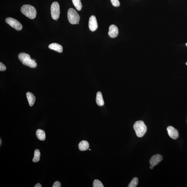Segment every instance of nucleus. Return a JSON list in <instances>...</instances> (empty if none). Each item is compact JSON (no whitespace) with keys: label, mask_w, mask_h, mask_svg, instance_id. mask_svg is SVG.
<instances>
[{"label":"nucleus","mask_w":187,"mask_h":187,"mask_svg":"<svg viewBox=\"0 0 187 187\" xmlns=\"http://www.w3.org/2000/svg\"><path fill=\"white\" fill-rule=\"evenodd\" d=\"M118 34V30L117 27L114 25H112L109 27L108 35L111 38L117 37Z\"/></svg>","instance_id":"9d476101"},{"label":"nucleus","mask_w":187,"mask_h":187,"mask_svg":"<svg viewBox=\"0 0 187 187\" xmlns=\"http://www.w3.org/2000/svg\"><path fill=\"white\" fill-rule=\"evenodd\" d=\"M111 1L113 6L118 7L120 6V3L118 0H111Z\"/></svg>","instance_id":"aec40b11"},{"label":"nucleus","mask_w":187,"mask_h":187,"mask_svg":"<svg viewBox=\"0 0 187 187\" xmlns=\"http://www.w3.org/2000/svg\"><path fill=\"white\" fill-rule=\"evenodd\" d=\"M27 98L30 107H32L35 104V97L33 94L28 92L26 94Z\"/></svg>","instance_id":"f8f14e48"},{"label":"nucleus","mask_w":187,"mask_h":187,"mask_svg":"<svg viewBox=\"0 0 187 187\" xmlns=\"http://www.w3.org/2000/svg\"><path fill=\"white\" fill-rule=\"evenodd\" d=\"M134 129L136 136L139 138L143 137L146 133L147 127L142 121H136L134 125Z\"/></svg>","instance_id":"7ed1b4c3"},{"label":"nucleus","mask_w":187,"mask_h":187,"mask_svg":"<svg viewBox=\"0 0 187 187\" xmlns=\"http://www.w3.org/2000/svg\"><path fill=\"white\" fill-rule=\"evenodd\" d=\"M61 186V183L59 181H56L53 185V187H60Z\"/></svg>","instance_id":"4be33fe9"},{"label":"nucleus","mask_w":187,"mask_h":187,"mask_svg":"<svg viewBox=\"0 0 187 187\" xmlns=\"http://www.w3.org/2000/svg\"><path fill=\"white\" fill-rule=\"evenodd\" d=\"M186 122H187V121H186Z\"/></svg>","instance_id":"cd10ccee"},{"label":"nucleus","mask_w":187,"mask_h":187,"mask_svg":"<svg viewBox=\"0 0 187 187\" xmlns=\"http://www.w3.org/2000/svg\"><path fill=\"white\" fill-rule=\"evenodd\" d=\"M186 65H187V62H186Z\"/></svg>","instance_id":"bb28decb"},{"label":"nucleus","mask_w":187,"mask_h":187,"mask_svg":"<svg viewBox=\"0 0 187 187\" xmlns=\"http://www.w3.org/2000/svg\"><path fill=\"white\" fill-rule=\"evenodd\" d=\"M154 167V166H152V165H151L150 167V169H151V170H152V169Z\"/></svg>","instance_id":"b1692460"},{"label":"nucleus","mask_w":187,"mask_h":187,"mask_svg":"<svg viewBox=\"0 0 187 187\" xmlns=\"http://www.w3.org/2000/svg\"><path fill=\"white\" fill-rule=\"evenodd\" d=\"M18 58L24 65L29 66L32 68L36 67L37 64L36 60L35 59H32L30 55L25 53H20L18 55Z\"/></svg>","instance_id":"f257e3e1"},{"label":"nucleus","mask_w":187,"mask_h":187,"mask_svg":"<svg viewBox=\"0 0 187 187\" xmlns=\"http://www.w3.org/2000/svg\"><path fill=\"white\" fill-rule=\"evenodd\" d=\"M42 187V186H41V185L40 184H39V183H37L35 185V187Z\"/></svg>","instance_id":"5701e85b"},{"label":"nucleus","mask_w":187,"mask_h":187,"mask_svg":"<svg viewBox=\"0 0 187 187\" xmlns=\"http://www.w3.org/2000/svg\"><path fill=\"white\" fill-rule=\"evenodd\" d=\"M93 187H104L102 183L98 179H95L93 182Z\"/></svg>","instance_id":"6ab92c4d"},{"label":"nucleus","mask_w":187,"mask_h":187,"mask_svg":"<svg viewBox=\"0 0 187 187\" xmlns=\"http://www.w3.org/2000/svg\"><path fill=\"white\" fill-rule=\"evenodd\" d=\"M73 5L78 10H80L82 8V5L80 0H72Z\"/></svg>","instance_id":"f3484780"},{"label":"nucleus","mask_w":187,"mask_h":187,"mask_svg":"<svg viewBox=\"0 0 187 187\" xmlns=\"http://www.w3.org/2000/svg\"><path fill=\"white\" fill-rule=\"evenodd\" d=\"M163 160V156L161 154H157L152 156L150 160V165L155 166L159 164Z\"/></svg>","instance_id":"6e6552de"},{"label":"nucleus","mask_w":187,"mask_h":187,"mask_svg":"<svg viewBox=\"0 0 187 187\" xmlns=\"http://www.w3.org/2000/svg\"><path fill=\"white\" fill-rule=\"evenodd\" d=\"M41 153L39 150H36L34 152V156L32 161L33 162L36 163L40 160Z\"/></svg>","instance_id":"dca6fc26"},{"label":"nucleus","mask_w":187,"mask_h":187,"mask_svg":"<svg viewBox=\"0 0 187 187\" xmlns=\"http://www.w3.org/2000/svg\"><path fill=\"white\" fill-rule=\"evenodd\" d=\"M48 47L50 49L55 50L58 53H62L63 52L62 46L57 43H53L50 44Z\"/></svg>","instance_id":"9b49d317"},{"label":"nucleus","mask_w":187,"mask_h":187,"mask_svg":"<svg viewBox=\"0 0 187 187\" xmlns=\"http://www.w3.org/2000/svg\"><path fill=\"white\" fill-rule=\"evenodd\" d=\"M36 135L37 139L41 141H44L46 139V136L44 131L41 129H38L36 131Z\"/></svg>","instance_id":"2eb2a0df"},{"label":"nucleus","mask_w":187,"mask_h":187,"mask_svg":"<svg viewBox=\"0 0 187 187\" xmlns=\"http://www.w3.org/2000/svg\"><path fill=\"white\" fill-rule=\"evenodd\" d=\"M89 144L87 141L82 140L78 145L79 150L81 151H85L89 148Z\"/></svg>","instance_id":"ddd939ff"},{"label":"nucleus","mask_w":187,"mask_h":187,"mask_svg":"<svg viewBox=\"0 0 187 187\" xmlns=\"http://www.w3.org/2000/svg\"><path fill=\"white\" fill-rule=\"evenodd\" d=\"M5 21L7 24L16 30H19L22 29V25L17 19L11 17H8L5 19Z\"/></svg>","instance_id":"423d86ee"},{"label":"nucleus","mask_w":187,"mask_h":187,"mask_svg":"<svg viewBox=\"0 0 187 187\" xmlns=\"http://www.w3.org/2000/svg\"><path fill=\"white\" fill-rule=\"evenodd\" d=\"M6 68L4 64H3L2 63L0 62V71H6Z\"/></svg>","instance_id":"412c9836"},{"label":"nucleus","mask_w":187,"mask_h":187,"mask_svg":"<svg viewBox=\"0 0 187 187\" xmlns=\"http://www.w3.org/2000/svg\"><path fill=\"white\" fill-rule=\"evenodd\" d=\"M96 102L97 104L99 106L104 105V102L102 96V93L100 91L97 93Z\"/></svg>","instance_id":"4468645a"},{"label":"nucleus","mask_w":187,"mask_h":187,"mask_svg":"<svg viewBox=\"0 0 187 187\" xmlns=\"http://www.w3.org/2000/svg\"><path fill=\"white\" fill-rule=\"evenodd\" d=\"M89 26V30L91 31H95L98 28V23H97V19L95 16L92 15L90 17Z\"/></svg>","instance_id":"0eeeda50"},{"label":"nucleus","mask_w":187,"mask_h":187,"mask_svg":"<svg viewBox=\"0 0 187 187\" xmlns=\"http://www.w3.org/2000/svg\"><path fill=\"white\" fill-rule=\"evenodd\" d=\"M168 134L169 136L173 139H177L179 137V132L177 129L173 127L170 126L167 128Z\"/></svg>","instance_id":"1a4fd4ad"},{"label":"nucleus","mask_w":187,"mask_h":187,"mask_svg":"<svg viewBox=\"0 0 187 187\" xmlns=\"http://www.w3.org/2000/svg\"><path fill=\"white\" fill-rule=\"evenodd\" d=\"M89 150H90V149H89Z\"/></svg>","instance_id":"c85d7f7f"},{"label":"nucleus","mask_w":187,"mask_h":187,"mask_svg":"<svg viewBox=\"0 0 187 187\" xmlns=\"http://www.w3.org/2000/svg\"><path fill=\"white\" fill-rule=\"evenodd\" d=\"M51 13L52 18L57 21L60 14V6L57 2L55 1L52 3L51 7Z\"/></svg>","instance_id":"39448f33"},{"label":"nucleus","mask_w":187,"mask_h":187,"mask_svg":"<svg viewBox=\"0 0 187 187\" xmlns=\"http://www.w3.org/2000/svg\"><path fill=\"white\" fill-rule=\"evenodd\" d=\"M186 46H187V43H186Z\"/></svg>","instance_id":"a878e982"},{"label":"nucleus","mask_w":187,"mask_h":187,"mask_svg":"<svg viewBox=\"0 0 187 187\" xmlns=\"http://www.w3.org/2000/svg\"><path fill=\"white\" fill-rule=\"evenodd\" d=\"M1 142V143H0V144H1V142Z\"/></svg>","instance_id":"393cba45"},{"label":"nucleus","mask_w":187,"mask_h":187,"mask_svg":"<svg viewBox=\"0 0 187 187\" xmlns=\"http://www.w3.org/2000/svg\"><path fill=\"white\" fill-rule=\"evenodd\" d=\"M67 17L68 21L71 24H79L80 20V15L76 10L72 8H69L68 10Z\"/></svg>","instance_id":"20e7f679"},{"label":"nucleus","mask_w":187,"mask_h":187,"mask_svg":"<svg viewBox=\"0 0 187 187\" xmlns=\"http://www.w3.org/2000/svg\"><path fill=\"white\" fill-rule=\"evenodd\" d=\"M21 12L30 19H35L37 15V11L35 8L29 5H24L21 7Z\"/></svg>","instance_id":"f03ea898"},{"label":"nucleus","mask_w":187,"mask_h":187,"mask_svg":"<svg viewBox=\"0 0 187 187\" xmlns=\"http://www.w3.org/2000/svg\"><path fill=\"white\" fill-rule=\"evenodd\" d=\"M138 183V179L137 177L133 178L132 181L128 185V187H136L137 186Z\"/></svg>","instance_id":"a211bd4d"}]
</instances>
